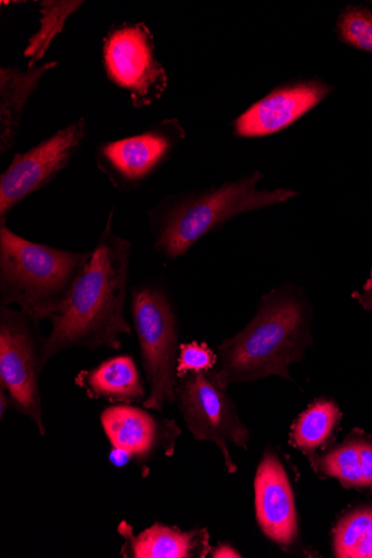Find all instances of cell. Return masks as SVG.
Here are the masks:
<instances>
[{
  "instance_id": "2e32d148",
  "label": "cell",
  "mask_w": 372,
  "mask_h": 558,
  "mask_svg": "<svg viewBox=\"0 0 372 558\" xmlns=\"http://www.w3.org/2000/svg\"><path fill=\"white\" fill-rule=\"evenodd\" d=\"M58 63H47L22 72L16 69H0V149L2 154L13 148L23 111L29 96L44 75Z\"/></svg>"
},
{
  "instance_id": "603a6c76",
  "label": "cell",
  "mask_w": 372,
  "mask_h": 558,
  "mask_svg": "<svg viewBox=\"0 0 372 558\" xmlns=\"http://www.w3.org/2000/svg\"><path fill=\"white\" fill-rule=\"evenodd\" d=\"M363 487H372V444L359 440Z\"/></svg>"
},
{
  "instance_id": "484cf974",
  "label": "cell",
  "mask_w": 372,
  "mask_h": 558,
  "mask_svg": "<svg viewBox=\"0 0 372 558\" xmlns=\"http://www.w3.org/2000/svg\"><path fill=\"white\" fill-rule=\"evenodd\" d=\"M11 405L13 404L10 395L2 386H0V418H2V421L4 420Z\"/></svg>"
},
{
  "instance_id": "52a82bcc",
  "label": "cell",
  "mask_w": 372,
  "mask_h": 558,
  "mask_svg": "<svg viewBox=\"0 0 372 558\" xmlns=\"http://www.w3.org/2000/svg\"><path fill=\"white\" fill-rule=\"evenodd\" d=\"M177 402L185 424L196 440H208L220 448L230 474L238 471L228 444L248 448L250 434L241 422L232 398L209 372L190 373L178 380Z\"/></svg>"
},
{
  "instance_id": "d6986e66",
  "label": "cell",
  "mask_w": 372,
  "mask_h": 558,
  "mask_svg": "<svg viewBox=\"0 0 372 558\" xmlns=\"http://www.w3.org/2000/svg\"><path fill=\"white\" fill-rule=\"evenodd\" d=\"M83 2H43L41 27L29 39L24 56L31 59L29 69H34L47 52L52 38L62 33L67 20L82 7Z\"/></svg>"
},
{
  "instance_id": "6da1fadb",
  "label": "cell",
  "mask_w": 372,
  "mask_h": 558,
  "mask_svg": "<svg viewBox=\"0 0 372 558\" xmlns=\"http://www.w3.org/2000/svg\"><path fill=\"white\" fill-rule=\"evenodd\" d=\"M113 214L64 306L50 319L52 327L41 348L43 367L68 349L120 350L121 337L132 335L125 317L132 244L112 231Z\"/></svg>"
},
{
  "instance_id": "9a60e30c",
  "label": "cell",
  "mask_w": 372,
  "mask_h": 558,
  "mask_svg": "<svg viewBox=\"0 0 372 558\" xmlns=\"http://www.w3.org/2000/svg\"><path fill=\"white\" fill-rule=\"evenodd\" d=\"M75 383L88 398L111 403H143L147 397L136 363L128 354L106 360L89 371H82Z\"/></svg>"
},
{
  "instance_id": "44dd1931",
  "label": "cell",
  "mask_w": 372,
  "mask_h": 558,
  "mask_svg": "<svg viewBox=\"0 0 372 558\" xmlns=\"http://www.w3.org/2000/svg\"><path fill=\"white\" fill-rule=\"evenodd\" d=\"M341 39L347 44L372 53V13L364 8H349L338 22Z\"/></svg>"
},
{
  "instance_id": "5b68a950",
  "label": "cell",
  "mask_w": 372,
  "mask_h": 558,
  "mask_svg": "<svg viewBox=\"0 0 372 558\" xmlns=\"http://www.w3.org/2000/svg\"><path fill=\"white\" fill-rule=\"evenodd\" d=\"M131 313L148 385L143 408L163 413L167 404L177 402L178 318L167 291L154 283L133 288Z\"/></svg>"
},
{
  "instance_id": "4fadbf2b",
  "label": "cell",
  "mask_w": 372,
  "mask_h": 558,
  "mask_svg": "<svg viewBox=\"0 0 372 558\" xmlns=\"http://www.w3.org/2000/svg\"><path fill=\"white\" fill-rule=\"evenodd\" d=\"M171 147L168 128H156L137 136L103 145L97 162L113 183L133 186L147 179L163 163Z\"/></svg>"
},
{
  "instance_id": "e0dca14e",
  "label": "cell",
  "mask_w": 372,
  "mask_h": 558,
  "mask_svg": "<svg viewBox=\"0 0 372 558\" xmlns=\"http://www.w3.org/2000/svg\"><path fill=\"white\" fill-rule=\"evenodd\" d=\"M339 421V410L329 400H317L304 412L293 428L295 445L305 453L313 452L331 437Z\"/></svg>"
},
{
  "instance_id": "ac0fdd59",
  "label": "cell",
  "mask_w": 372,
  "mask_h": 558,
  "mask_svg": "<svg viewBox=\"0 0 372 558\" xmlns=\"http://www.w3.org/2000/svg\"><path fill=\"white\" fill-rule=\"evenodd\" d=\"M337 557L372 558V506L348 513L335 531Z\"/></svg>"
},
{
  "instance_id": "30bf717a",
  "label": "cell",
  "mask_w": 372,
  "mask_h": 558,
  "mask_svg": "<svg viewBox=\"0 0 372 558\" xmlns=\"http://www.w3.org/2000/svg\"><path fill=\"white\" fill-rule=\"evenodd\" d=\"M100 424L113 451L137 463L149 461L159 450L171 458L181 435L176 422L157 418L131 403L104 410Z\"/></svg>"
},
{
  "instance_id": "3957f363",
  "label": "cell",
  "mask_w": 372,
  "mask_h": 558,
  "mask_svg": "<svg viewBox=\"0 0 372 558\" xmlns=\"http://www.w3.org/2000/svg\"><path fill=\"white\" fill-rule=\"evenodd\" d=\"M91 251L72 252L28 241L0 226V308L16 304L39 323L64 306Z\"/></svg>"
},
{
  "instance_id": "277c9868",
  "label": "cell",
  "mask_w": 372,
  "mask_h": 558,
  "mask_svg": "<svg viewBox=\"0 0 372 558\" xmlns=\"http://www.w3.org/2000/svg\"><path fill=\"white\" fill-rule=\"evenodd\" d=\"M262 178L260 172H254L219 189L157 209L152 218L155 250L168 259H177L185 255L199 239L235 217L279 205L298 195L287 189L260 191L256 184Z\"/></svg>"
},
{
  "instance_id": "9c48e42d",
  "label": "cell",
  "mask_w": 372,
  "mask_h": 558,
  "mask_svg": "<svg viewBox=\"0 0 372 558\" xmlns=\"http://www.w3.org/2000/svg\"><path fill=\"white\" fill-rule=\"evenodd\" d=\"M86 133L81 119L50 136L26 154L16 155L0 177V226L26 196L55 180L70 163Z\"/></svg>"
},
{
  "instance_id": "ba28073f",
  "label": "cell",
  "mask_w": 372,
  "mask_h": 558,
  "mask_svg": "<svg viewBox=\"0 0 372 558\" xmlns=\"http://www.w3.org/2000/svg\"><path fill=\"white\" fill-rule=\"evenodd\" d=\"M103 59L106 74L125 89L135 108L151 106L168 87L165 68L154 56V41L143 24L123 25L104 39Z\"/></svg>"
},
{
  "instance_id": "7402d4cb",
  "label": "cell",
  "mask_w": 372,
  "mask_h": 558,
  "mask_svg": "<svg viewBox=\"0 0 372 558\" xmlns=\"http://www.w3.org/2000/svg\"><path fill=\"white\" fill-rule=\"evenodd\" d=\"M218 364L217 354L206 343L192 341L180 345L178 378L190 373L211 372Z\"/></svg>"
},
{
  "instance_id": "7a4b0ae2",
  "label": "cell",
  "mask_w": 372,
  "mask_h": 558,
  "mask_svg": "<svg viewBox=\"0 0 372 558\" xmlns=\"http://www.w3.org/2000/svg\"><path fill=\"white\" fill-rule=\"evenodd\" d=\"M307 311L292 292L264 296L255 317L235 337L218 347V364L209 373L225 389L278 375L301 359L307 342Z\"/></svg>"
},
{
  "instance_id": "ffe728a7",
  "label": "cell",
  "mask_w": 372,
  "mask_h": 558,
  "mask_svg": "<svg viewBox=\"0 0 372 558\" xmlns=\"http://www.w3.org/2000/svg\"><path fill=\"white\" fill-rule=\"evenodd\" d=\"M317 474L337 478L346 487H363L359 440H350L313 461Z\"/></svg>"
},
{
  "instance_id": "d4e9b609",
  "label": "cell",
  "mask_w": 372,
  "mask_h": 558,
  "mask_svg": "<svg viewBox=\"0 0 372 558\" xmlns=\"http://www.w3.org/2000/svg\"><path fill=\"white\" fill-rule=\"evenodd\" d=\"M212 557L215 558H237L242 557L241 554L231 545L220 544L216 548L211 549Z\"/></svg>"
},
{
  "instance_id": "cb8c5ba5",
  "label": "cell",
  "mask_w": 372,
  "mask_h": 558,
  "mask_svg": "<svg viewBox=\"0 0 372 558\" xmlns=\"http://www.w3.org/2000/svg\"><path fill=\"white\" fill-rule=\"evenodd\" d=\"M353 296L362 304L365 310L372 311V270L371 276L363 286L361 293H355Z\"/></svg>"
},
{
  "instance_id": "8992f818",
  "label": "cell",
  "mask_w": 372,
  "mask_h": 558,
  "mask_svg": "<svg viewBox=\"0 0 372 558\" xmlns=\"http://www.w3.org/2000/svg\"><path fill=\"white\" fill-rule=\"evenodd\" d=\"M43 341L37 322L21 311L0 308V386L13 408L45 436L39 385Z\"/></svg>"
},
{
  "instance_id": "5bb4252c",
  "label": "cell",
  "mask_w": 372,
  "mask_h": 558,
  "mask_svg": "<svg viewBox=\"0 0 372 558\" xmlns=\"http://www.w3.org/2000/svg\"><path fill=\"white\" fill-rule=\"evenodd\" d=\"M118 532L124 539L121 556L124 558H204L211 553L206 529L184 532L155 523L140 534L125 521Z\"/></svg>"
},
{
  "instance_id": "8fae6325",
  "label": "cell",
  "mask_w": 372,
  "mask_h": 558,
  "mask_svg": "<svg viewBox=\"0 0 372 558\" xmlns=\"http://www.w3.org/2000/svg\"><path fill=\"white\" fill-rule=\"evenodd\" d=\"M255 512L265 535L289 546L298 534L295 498L287 473L272 452L264 454L255 481Z\"/></svg>"
},
{
  "instance_id": "7c38bea8",
  "label": "cell",
  "mask_w": 372,
  "mask_h": 558,
  "mask_svg": "<svg viewBox=\"0 0 372 558\" xmlns=\"http://www.w3.org/2000/svg\"><path fill=\"white\" fill-rule=\"evenodd\" d=\"M331 89L325 83L312 81L275 90L236 121V133L242 137L277 133L321 104Z\"/></svg>"
}]
</instances>
